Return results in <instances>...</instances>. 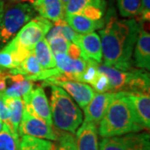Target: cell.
Here are the masks:
<instances>
[{"label":"cell","mask_w":150,"mask_h":150,"mask_svg":"<svg viewBox=\"0 0 150 150\" xmlns=\"http://www.w3.org/2000/svg\"><path fill=\"white\" fill-rule=\"evenodd\" d=\"M43 69L41 66L38 64L37 59L33 54V51H32L16 69H11L9 71L13 74H19L27 78L38 74Z\"/></svg>","instance_id":"obj_22"},{"label":"cell","mask_w":150,"mask_h":150,"mask_svg":"<svg viewBox=\"0 0 150 150\" xmlns=\"http://www.w3.org/2000/svg\"><path fill=\"white\" fill-rule=\"evenodd\" d=\"M4 8V0H0V14L2 13Z\"/></svg>","instance_id":"obj_34"},{"label":"cell","mask_w":150,"mask_h":150,"mask_svg":"<svg viewBox=\"0 0 150 150\" xmlns=\"http://www.w3.org/2000/svg\"><path fill=\"white\" fill-rule=\"evenodd\" d=\"M48 43L51 48L52 53L54 54V55H55V54H67L71 42L68 41L62 36H58V37L54 38L50 41H48Z\"/></svg>","instance_id":"obj_28"},{"label":"cell","mask_w":150,"mask_h":150,"mask_svg":"<svg viewBox=\"0 0 150 150\" xmlns=\"http://www.w3.org/2000/svg\"><path fill=\"white\" fill-rule=\"evenodd\" d=\"M0 118L5 125H8L9 123L10 112L8 108L6 106L4 98L2 95H0Z\"/></svg>","instance_id":"obj_32"},{"label":"cell","mask_w":150,"mask_h":150,"mask_svg":"<svg viewBox=\"0 0 150 150\" xmlns=\"http://www.w3.org/2000/svg\"><path fill=\"white\" fill-rule=\"evenodd\" d=\"M0 150H20L19 135L12 133L5 124L0 132Z\"/></svg>","instance_id":"obj_25"},{"label":"cell","mask_w":150,"mask_h":150,"mask_svg":"<svg viewBox=\"0 0 150 150\" xmlns=\"http://www.w3.org/2000/svg\"><path fill=\"white\" fill-rule=\"evenodd\" d=\"M99 150H150L149 134L130 133L121 136L103 138Z\"/></svg>","instance_id":"obj_7"},{"label":"cell","mask_w":150,"mask_h":150,"mask_svg":"<svg viewBox=\"0 0 150 150\" xmlns=\"http://www.w3.org/2000/svg\"><path fill=\"white\" fill-rule=\"evenodd\" d=\"M98 127L102 138L121 136L130 133H139L144 128L134 114L125 93H115Z\"/></svg>","instance_id":"obj_2"},{"label":"cell","mask_w":150,"mask_h":150,"mask_svg":"<svg viewBox=\"0 0 150 150\" xmlns=\"http://www.w3.org/2000/svg\"><path fill=\"white\" fill-rule=\"evenodd\" d=\"M62 1V3H63V4L64 5V8H65V6L67 5V4L69 2V0H61Z\"/></svg>","instance_id":"obj_37"},{"label":"cell","mask_w":150,"mask_h":150,"mask_svg":"<svg viewBox=\"0 0 150 150\" xmlns=\"http://www.w3.org/2000/svg\"><path fill=\"white\" fill-rule=\"evenodd\" d=\"M51 88L50 109L53 124L59 130L75 134L83 121V114L69 94L62 88L43 83Z\"/></svg>","instance_id":"obj_3"},{"label":"cell","mask_w":150,"mask_h":150,"mask_svg":"<svg viewBox=\"0 0 150 150\" xmlns=\"http://www.w3.org/2000/svg\"><path fill=\"white\" fill-rule=\"evenodd\" d=\"M98 64H98L94 61L87 60L85 69L83 72V74L80 75V77L79 78V82L84 83L88 85H92L98 74Z\"/></svg>","instance_id":"obj_27"},{"label":"cell","mask_w":150,"mask_h":150,"mask_svg":"<svg viewBox=\"0 0 150 150\" xmlns=\"http://www.w3.org/2000/svg\"><path fill=\"white\" fill-rule=\"evenodd\" d=\"M139 36L134 49L135 66L139 69L149 70L150 69V34L143 28L141 23Z\"/></svg>","instance_id":"obj_16"},{"label":"cell","mask_w":150,"mask_h":150,"mask_svg":"<svg viewBox=\"0 0 150 150\" xmlns=\"http://www.w3.org/2000/svg\"><path fill=\"white\" fill-rule=\"evenodd\" d=\"M82 51V57L84 60H92L101 64L103 59L102 46L99 35L93 32L77 35L74 42Z\"/></svg>","instance_id":"obj_12"},{"label":"cell","mask_w":150,"mask_h":150,"mask_svg":"<svg viewBox=\"0 0 150 150\" xmlns=\"http://www.w3.org/2000/svg\"><path fill=\"white\" fill-rule=\"evenodd\" d=\"M20 150H54V145L49 140L23 135L20 140Z\"/></svg>","instance_id":"obj_24"},{"label":"cell","mask_w":150,"mask_h":150,"mask_svg":"<svg viewBox=\"0 0 150 150\" xmlns=\"http://www.w3.org/2000/svg\"><path fill=\"white\" fill-rule=\"evenodd\" d=\"M54 59L56 68L64 74L66 80L79 82V78L85 69L87 60L73 59L66 54H55Z\"/></svg>","instance_id":"obj_14"},{"label":"cell","mask_w":150,"mask_h":150,"mask_svg":"<svg viewBox=\"0 0 150 150\" xmlns=\"http://www.w3.org/2000/svg\"><path fill=\"white\" fill-rule=\"evenodd\" d=\"M32 81L27 79L23 75L13 74L5 71L4 81V98H23L33 89Z\"/></svg>","instance_id":"obj_13"},{"label":"cell","mask_w":150,"mask_h":150,"mask_svg":"<svg viewBox=\"0 0 150 150\" xmlns=\"http://www.w3.org/2000/svg\"><path fill=\"white\" fill-rule=\"evenodd\" d=\"M43 83L54 84L62 88L65 92H67L69 94V96L74 99L76 103L79 104V106H80L82 108H83L90 102V100L95 93L94 89L91 86L77 81L61 80L52 79L44 81Z\"/></svg>","instance_id":"obj_10"},{"label":"cell","mask_w":150,"mask_h":150,"mask_svg":"<svg viewBox=\"0 0 150 150\" xmlns=\"http://www.w3.org/2000/svg\"><path fill=\"white\" fill-rule=\"evenodd\" d=\"M31 5L39 16L49 21L65 19V8L61 0H35Z\"/></svg>","instance_id":"obj_18"},{"label":"cell","mask_w":150,"mask_h":150,"mask_svg":"<svg viewBox=\"0 0 150 150\" xmlns=\"http://www.w3.org/2000/svg\"><path fill=\"white\" fill-rule=\"evenodd\" d=\"M98 70L108 78L110 92L149 93L150 79L147 70L133 68L120 70L103 64H98Z\"/></svg>","instance_id":"obj_4"},{"label":"cell","mask_w":150,"mask_h":150,"mask_svg":"<svg viewBox=\"0 0 150 150\" xmlns=\"http://www.w3.org/2000/svg\"><path fill=\"white\" fill-rule=\"evenodd\" d=\"M75 134L77 150H99L98 131L96 124L83 122Z\"/></svg>","instance_id":"obj_17"},{"label":"cell","mask_w":150,"mask_h":150,"mask_svg":"<svg viewBox=\"0 0 150 150\" xmlns=\"http://www.w3.org/2000/svg\"><path fill=\"white\" fill-rule=\"evenodd\" d=\"M4 102L10 112L9 123L6 126L12 133L18 134V127L24 108L23 101L21 98H4Z\"/></svg>","instance_id":"obj_20"},{"label":"cell","mask_w":150,"mask_h":150,"mask_svg":"<svg viewBox=\"0 0 150 150\" xmlns=\"http://www.w3.org/2000/svg\"><path fill=\"white\" fill-rule=\"evenodd\" d=\"M52 26L51 21L41 16H35L22 28L13 40L23 48L33 51L38 42L45 38Z\"/></svg>","instance_id":"obj_6"},{"label":"cell","mask_w":150,"mask_h":150,"mask_svg":"<svg viewBox=\"0 0 150 150\" xmlns=\"http://www.w3.org/2000/svg\"><path fill=\"white\" fill-rule=\"evenodd\" d=\"M35 0H19V3H28L29 4H32Z\"/></svg>","instance_id":"obj_35"},{"label":"cell","mask_w":150,"mask_h":150,"mask_svg":"<svg viewBox=\"0 0 150 150\" xmlns=\"http://www.w3.org/2000/svg\"><path fill=\"white\" fill-rule=\"evenodd\" d=\"M91 86L93 87L94 91L97 93H105V92H110L109 88V83L108 78L104 74L98 72V74L97 76L95 81L93 83Z\"/></svg>","instance_id":"obj_30"},{"label":"cell","mask_w":150,"mask_h":150,"mask_svg":"<svg viewBox=\"0 0 150 150\" xmlns=\"http://www.w3.org/2000/svg\"><path fill=\"white\" fill-rule=\"evenodd\" d=\"M115 93H95L90 102L83 108L84 122L98 125L104 116L110 103L114 98Z\"/></svg>","instance_id":"obj_11"},{"label":"cell","mask_w":150,"mask_h":150,"mask_svg":"<svg viewBox=\"0 0 150 150\" xmlns=\"http://www.w3.org/2000/svg\"><path fill=\"white\" fill-rule=\"evenodd\" d=\"M18 135H28L49 141H56L59 139L58 132L51 125L29 112L24 108L18 127Z\"/></svg>","instance_id":"obj_8"},{"label":"cell","mask_w":150,"mask_h":150,"mask_svg":"<svg viewBox=\"0 0 150 150\" xmlns=\"http://www.w3.org/2000/svg\"><path fill=\"white\" fill-rule=\"evenodd\" d=\"M11 1L13 3H19V0H11Z\"/></svg>","instance_id":"obj_38"},{"label":"cell","mask_w":150,"mask_h":150,"mask_svg":"<svg viewBox=\"0 0 150 150\" xmlns=\"http://www.w3.org/2000/svg\"><path fill=\"white\" fill-rule=\"evenodd\" d=\"M67 55L73 59H83L80 48L74 43H70L68 52H67Z\"/></svg>","instance_id":"obj_33"},{"label":"cell","mask_w":150,"mask_h":150,"mask_svg":"<svg viewBox=\"0 0 150 150\" xmlns=\"http://www.w3.org/2000/svg\"><path fill=\"white\" fill-rule=\"evenodd\" d=\"M59 145L54 150H77L75 138L70 134H63L59 137Z\"/></svg>","instance_id":"obj_29"},{"label":"cell","mask_w":150,"mask_h":150,"mask_svg":"<svg viewBox=\"0 0 150 150\" xmlns=\"http://www.w3.org/2000/svg\"><path fill=\"white\" fill-rule=\"evenodd\" d=\"M139 16L140 17L139 23H144L150 20V0H141V7Z\"/></svg>","instance_id":"obj_31"},{"label":"cell","mask_w":150,"mask_h":150,"mask_svg":"<svg viewBox=\"0 0 150 150\" xmlns=\"http://www.w3.org/2000/svg\"><path fill=\"white\" fill-rule=\"evenodd\" d=\"M139 124L144 129L150 128L149 93H125Z\"/></svg>","instance_id":"obj_15"},{"label":"cell","mask_w":150,"mask_h":150,"mask_svg":"<svg viewBox=\"0 0 150 150\" xmlns=\"http://www.w3.org/2000/svg\"><path fill=\"white\" fill-rule=\"evenodd\" d=\"M36 16L33 6L28 3H13L0 14V50L11 42L28 22Z\"/></svg>","instance_id":"obj_5"},{"label":"cell","mask_w":150,"mask_h":150,"mask_svg":"<svg viewBox=\"0 0 150 150\" xmlns=\"http://www.w3.org/2000/svg\"><path fill=\"white\" fill-rule=\"evenodd\" d=\"M4 122L0 118V132L4 129Z\"/></svg>","instance_id":"obj_36"},{"label":"cell","mask_w":150,"mask_h":150,"mask_svg":"<svg viewBox=\"0 0 150 150\" xmlns=\"http://www.w3.org/2000/svg\"><path fill=\"white\" fill-rule=\"evenodd\" d=\"M33 51L42 69H51L56 68L54 55L45 38L38 42Z\"/></svg>","instance_id":"obj_21"},{"label":"cell","mask_w":150,"mask_h":150,"mask_svg":"<svg viewBox=\"0 0 150 150\" xmlns=\"http://www.w3.org/2000/svg\"><path fill=\"white\" fill-rule=\"evenodd\" d=\"M22 99L25 109L53 126L50 105L42 87L33 88L28 93L23 97Z\"/></svg>","instance_id":"obj_9"},{"label":"cell","mask_w":150,"mask_h":150,"mask_svg":"<svg viewBox=\"0 0 150 150\" xmlns=\"http://www.w3.org/2000/svg\"><path fill=\"white\" fill-rule=\"evenodd\" d=\"M118 11L121 16L133 18L139 16L141 7V0H116Z\"/></svg>","instance_id":"obj_26"},{"label":"cell","mask_w":150,"mask_h":150,"mask_svg":"<svg viewBox=\"0 0 150 150\" xmlns=\"http://www.w3.org/2000/svg\"><path fill=\"white\" fill-rule=\"evenodd\" d=\"M100 30L103 64L120 70L132 69V57L140 26L135 19H118L113 8L108 9Z\"/></svg>","instance_id":"obj_1"},{"label":"cell","mask_w":150,"mask_h":150,"mask_svg":"<svg viewBox=\"0 0 150 150\" xmlns=\"http://www.w3.org/2000/svg\"><path fill=\"white\" fill-rule=\"evenodd\" d=\"M94 6L102 9L106 8V0H69L65 6V15L80 13L83 8Z\"/></svg>","instance_id":"obj_23"},{"label":"cell","mask_w":150,"mask_h":150,"mask_svg":"<svg viewBox=\"0 0 150 150\" xmlns=\"http://www.w3.org/2000/svg\"><path fill=\"white\" fill-rule=\"evenodd\" d=\"M65 20L68 24L79 34H85L101 29L104 26L103 18L100 20H93L80 13L66 14Z\"/></svg>","instance_id":"obj_19"}]
</instances>
